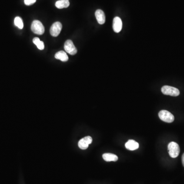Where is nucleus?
<instances>
[{
    "label": "nucleus",
    "instance_id": "obj_1",
    "mask_svg": "<svg viewBox=\"0 0 184 184\" xmlns=\"http://www.w3.org/2000/svg\"><path fill=\"white\" fill-rule=\"evenodd\" d=\"M168 150L170 156L172 158H176L178 157L180 153V146L178 144L174 142H171L169 143Z\"/></svg>",
    "mask_w": 184,
    "mask_h": 184
},
{
    "label": "nucleus",
    "instance_id": "obj_2",
    "mask_svg": "<svg viewBox=\"0 0 184 184\" xmlns=\"http://www.w3.org/2000/svg\"><path fill=\"white\" fill-rule=\"evenodd\" d=\"M31 29L33 32L38 35L43 34L45 32V27L42 22L38 20H34L32 22Z\"/></svg>",
    "mask_w": 184,
    "mask_h": 184
},
{
    "label": "nucleus",
    "instance_id": "obj_3",
    "mask_svg": "<svg viewBox=\"0 0 184 184\" xmlns=\"http://www.w3.org/2000/svg\"><path fill=\"white\" fill-rule=\"evenodd\" d=\"M161 91L164 95L171 96H177L180 95V91L177 88L168 85H164L161 89Z\"/></svg>",
    "mask_w": 184,
    "mask_h": 184
},
{
    "label": "nucleus",
    "instance_id": "obj_4",
    "mask_svg": "<svg viewBox=\"0 0 184 184\" xmlns=\"http://www.w3.org/2000/svg\"><path fill=\"white\" fill-rule=\"evenodd\" d=\"M159 117L161 120L167 123H172L174 120V117L171 113L166 110H162L159 113Z\"/></svg>",
    "mask_w": 184,
    "mask_h": 184
},
{
    "label": "nucleus",
    "instance_id": "obj_5",
    "mask_svg": "<svg viewBox=\"0 0 184 184\" xmlns=\"http://www.w3.org/2000/svg\"><path fill=\"white\" fill-rule=\"evenodd\" d=\"M64 48L67 53L72 55L76 54L77 52V50L74 45L73 43L72 42V40L70 39L67 40L66 42H65Z\"/></svg>",
    "mask_w": 184,
    "mask_h": 184
},
{
    "label": "nucleus",
    "instance_id": "obj_6",
    "mask_svg": "<svg viewBox=\"0 0 184 184\" xmlns=\"http://www.w3.org/2000/svg\"><path fill=\"white\" fill-rule=\"evenodd\" d=\"M62 29V24L59 22H55L51 27L50 30L51 35L54 37L58 36L61 32Z\"/></svg>",
    "mask_w": 184,
    "mask_h": 184
},
{
    "label": "nucleus",
    "instance_id": "obj_7",
    "mask_svg": "<svg viewBox=\"0 0 184 184\" xmlns=\"http://www.w3.org/2000/svg\"><path fill=\"white\" fill-rule=\"evenodd\" d=\"M92 138L90 136H87L82 138L78 142V146L81 150H86L88 148L90 144L92 142Z\"/></svg>",
    "mask_w": 184,
    "mask_h": 184
},
{
    "label": "nucleus",
    "instance_id": "obj_8",
    "mask_svg": "<svg viewBox=\"0 0 184 184\" xmlns=\"http://www.w3.org/2000/svg\"><path fill=\"white\" fill-rule=\"evenodd\" d=\"M122 27V22L119 17H115L113 20V30L116 33H119L121 31Z\"/></svg>",
    "mask_w": 184,
    "mask_h": 184
},
{
    "label": "nucleus",
    "instance_id": "obj_9",
    "mask_svg": "<svg viewBox=\"0 0 184 184\" xmlns=\"http://www.w3.org/2000/svg\"><path fill=\"white\" fill-rule=\"evenodd\" d=\"M95 16L96 17L97 21L100 25L104 24L105 22V16L104 12L102 10L98 9L95 12Z\"/></svg>",
    "mask_w": 184,
    "mask_h": 184
},
{
    "label": "nucleus",
    "instance_id": "obj_10",
    "mask_svg": "<svg viewBox=\"0 0 184 184\" xmlns=\"http://www.w3.org/2000/svg\"><path fill=\"white\" fill-rule=\"evenodd\" d=\"M139 144L133 140H130L125 143V147L129 150H135L139 148Z\"/></svg>",
    "mask_w": 184,
    "mask_h": 184
},
{
    "label": "nucleus",
    "instance_id": "obj_11",
    "mask_svg": "<svg viewBox=\"0 0 184 184\" xmlns=\"http://www.w3.org/2000/svg\"><path fill=\"white\" fill-rule=\"evenodd\" d=\"M55 58L56 59L62 61V62H67L68 61V59H69L66 53H65L63 51H61L57 52L55 55Z\"/></svg>",
    "mask_w": 184,
    "mask_h": 184
},
{
    "label": "nucleus",
    "instance_id": "obj_12",
    "mask_svg": "<svg viewBox=\"0 0 184 184\" xmlns=\"http://www.w3.org/2000/svg\"><path fill=\"white\" fill-rule=\"evenodd\" d=\"M102 158L104 160L107 162H111V161H116L118 160V158L116 155L114 154H110V153H106L102 155Z\"/></svg>",
    "mask_w": 184,
    "mask_h": 184
},
{
    "label": "nucleus",
    "instance_id": "obj_13",
    "mask_svg": "<svg viewBox=\"0 0 184 184\" xmlns=\"http://www.w3.org/2000/svg\"><path fill=\"white\" fill-rule=\"evenodd\" d=\"M70 5L69 0H59L55 3V6L58 9L65 8Z\"/></svg>",
    "mask_w": 184,
    "mask_h": 184
},
{
    "label": "nucleus",
    "instance_id": "obj_14",
    "mask_svg": "<svg viewBox=\"0 0 184 184\" xmlns=\"http://www.w3.org/2000/svg\"><path fill=\"white\" fill-rule=\"evenodd\" d=\"M33 43L35 45L37 46L38 49H39L40 50H42L44 49L45 46H44V44L43 42L40 41V39L38 38H35L33 39Z\"/></svg>",
    "mask_w": 184,
    "mask_h": 184
},
{
    "label": "nucleus",
    "instance_id": "obj_15",
    "mask_svg": "<svg viewBox=\"0 0 184 184\" xmlns=\"http://www.w3.org/2000/svg\"><path fill=\"white\" fill-rule=\"evenodd\" d=\"M15 24L16 27L19 28V29H23V27H24L22 19L19 16H17L15 18Z\"/></svg>",
    "mask_w": 184,
    "mask_h": 184
},
{
    "label": "nucleus",
    "instance_id": "obj_16",
    "mask_svg": "<svg viewBox=\"0 0 184 184\" xmlns=\"http://www.w3.org/2000/svg\"><path fill=\"white\" fill-rule=\"evenodd\" d=\"M36 0H24V3L25 5L29 6L32 5L36 2Z\"/></svg>",
    "mask_w": 184,
    "mask_h": 184
},
{
    "label": "nucleus",
    "instance_id": "obj_17",
    "mask_svg": "<svg viewBox=\"0 0 184 184\" xmlns=\"http://www.w3.org/2000/svg\"><path fill=\"white\" fill-rule=\"evenodd\" d=\"M182 163H183V166L184 167V154H183V155H182Z\"/></svg>",
    "mask_w": 184,
    "mask_h": 184
}]
</instances>
